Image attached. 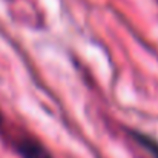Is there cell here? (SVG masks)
Wrapping results in <instances>:
<instances>
[{"label":"cell","mask_w":158,"mask_h":158,"mask_svg":"<svg viewBox=\"0 0 158 158\" xmlns=\"http://www.w3.org/2000/svg\"><path fill=\"white\" fill-rule=\"evenodd\" d=\"M5 126V117H3V112L0 110V129Z\"/></svg>","instance_id":"3"},{"label":"cell","mask_w":158,"mask_h":158,"mask_svg":"<svg viewBox=\"0 0 158 158\" xmlns=\"http://www.w3.org/2000/svg\"><path fill=\"white\" fill-rule=\"evenodd\" d=\"M12 149L20 155V158H55L51 151L32 134L29 132H17L14 135H8Z\"/></svg>","instance_id":"1"},{"label":"cell","mask_w":158,"mask_h":158,"mask_svg":"<svg viewBox=\"0 0 158 158\" xmlns=\"http://www.w3.org/2000/svg\"><path fill=\"white\" fill-rule=\"evenodd\" d=\"M129 135L132 137V140L135 143H138L141 148H144L154 158H158V140L148 135L146 132L143 131H138V129H129Z\"/></svg>","instance_id":"2"}]
</instances>
